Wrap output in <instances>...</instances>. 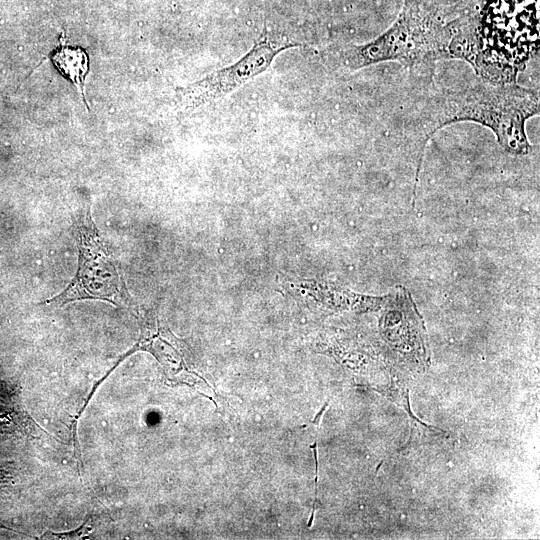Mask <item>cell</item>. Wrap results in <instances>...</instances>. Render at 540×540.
Listing matches in <instances>:
<instances>
[{
  "label": "cell",
  "instance_id": "obj_1",
  "mask_svg": "<svg viewBox=\"0 0 540 540\" xmlns=\"http://www.w3.org/2000/svg\"><path fill=\"white\" fill-rule=\"evenodd\" d=\"M538 94L514 84L480 82L460 89L436 92L424 109V130L473 121L490 128L509 153L527 154L530 145L525 132L528 118L538 114Z\"/></svg>",
  "mask_w": 540,
  "mask_h": 540
},
{
  "label": "cell",
  "instance_id": "obj_3",
  "mask_svg": "<svg viewBox=\"0 0 540 540\" xmlns=\"http://www.w3.org/2000/svg\"><path fill=\"white\" fill-rule=\"evenodd\" d=\"M483 21L480 38L473 41L471 63L480 68L489 60L488 65L502 67L503 81L510 82L525 60L514 47L527 57L517 44L519 35L535 39L527 30L538 33V0H492Z\"/></svg>",
  "mask_w": 540,
  "mask_h": 540
},
{
  "label": "cell",
  "instance_id": "obj_4",
  "mask_svg": "<svg viewBox=\"0 0 540 540\" xmlns=\"http://www.w3.org/2000/svg\"><path fill=\"white\" fill-rule=\"evenodd\" d=\"M300 45L287 37L270 32L262 33L236 62L177 88L179 107L190 112L224 98L268 70L284 50Z\"/></svg>",
  "mask_w": 540,
  "mask_h": 540
},
{
  "label": "cell",
  "instance_id": "obj_5",
  "mask_svg": "<svg viewBox=\"0 0 540 540\" xmlns=\"http://www.w3.org/2000/svg\"><path fill=\"white\" fill-rule=\"evenodd\" d=\"M51 60L59 72L77 86L87 106L84 91L85 79L89 71V61L85 50L80 47L66 45L62 41L59 48L51 56Z\"/></svg>",
  "mask_w": 540,
  "mask_h": 540
},
{
  "label": "cell",
  "instance_id": "obj_2",
  "mask_svg": "<svg viewBox=\"0 0 540 540\" xmlns=\"http://www.w3.org/2000/svg\"><path fill=\"white\" fill-rule=\"evenodd\" d=\"M73 228L79 253L75 276L65 289L43 304L59 308L74 301L102 300L133 308L123 275L101 239L90 206L78 215Z\"/></svg>",
  "mask_w": 540,
  "mask_h": 540
}]
</instances>
